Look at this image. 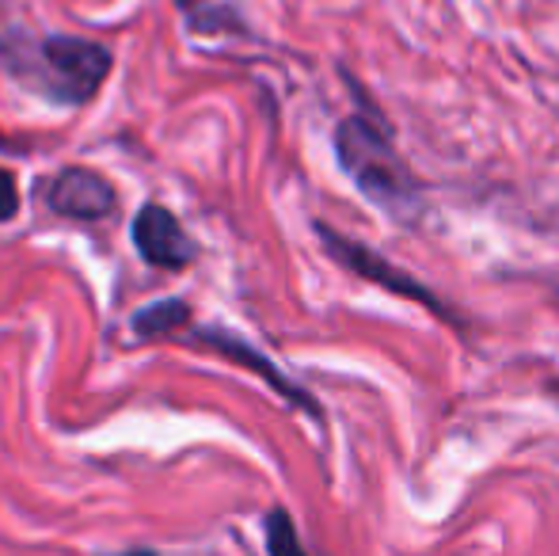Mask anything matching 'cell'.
<instances>
[{"label":"cell","mask_w":559,"mask_h":556,"mask_svg":"<svg viewBox=\"0 0 559 556\" xmlns=\"http://www.w3.org/2000/svg\"><path fill=\"white\" fill-rule=\"evenodd\" d=\"M540 389H545V397L559 409V374H548V378L540 381Z\"/></svg>","instance_id":"cell-11"},{"label":"cell","mask_w":559,"mask_h":556,"mask_svg":"<svg viewBox=\"0 0 559 556\" xmlns=\"http://www.w3.org/2000/svg\"><path fill=\"white\" fill-rule=\"evenodd\" d=\"M118 556H156L153 549H130V553H118Z\"/></svg>","instance_id":"cell-12"},{"label":"cell","mask_w":559,"mask_h":556,"mask_svg":"<svg viewBox=\"0 0 559 556\" xmlns=\"http://www.w3.org/2000/svg\"><path fill=\"white\" fill-rule=\"evenodd\" d=\"M23 210V194H20V179L12 168L0 164V225H12Z\"/></svg>","instance_id":"cell-10"},{"label":"cell","mask_w":559,"mask_h":556,"mask_svg":"<svg viewBox=\"0 0 559 556\" xmlns=\"http://www.w3.org/2000/svg\"><path fill=\"white\" fill-rule=\"evenodd\" d=\"M130 240L138 256L156 271H183L199 260V245L183 229L176 214L164 202H145L130 222Z\"/></svg>","instance_id":"cell-6"},{"label":"cell","mask_w":559,"mask_h":556,"mask_svg":"<svg viewBox=\"0 0 559 556\" xmlns=\"http://www.w3.org/2000/svg\"><path fill=\"white\" fill-rule=\"evenodd\" d=\"M0 73L50 107H88L115 73V50L69 31H0Z\"/></svg>","instance_id":"cell-2"},{"label":"cell","mask_w":559,"mask_h":556,"mask_svg":"<svg viewBox=\"0 0 559 556\" xmlns=\"http://www.w3.org/2000/svg\"><path fill=\"white\" fill-rule=\"evenodd\" d=\"M43 202L69 222H104L118 210V187L99 168L66 164L46 179Z\"/></svg>","instance_id":"cell-5"},{"label":"cell","mask_w":559,"mask_h":556,"mask_svg":"<svg viewBox=\"0 0 559 556\" xmlns=\"http://www.w3.org/2000/svg\"><path fill=\"white\" fill-rule=\"evenodd\" d=\"M194 324V305L187 297H164V301L141 305L130 317V332L138 340H171Z\"/></svg>","instance_id":"cell-7"},{"label":"cell","mask_w":559,"mask_h":556,"mask_svg":"<svg viewBox=\"0 0 559 556\" xmlns=\"http://www.w3.org/2000/svg\"><path fill=\"white\" fill-rule=\"evenodd\" d=\"M343 81L350 96L358 99L350 115L335 122L332 149L343 176L358 187V194L373 210L389 214L404 229H412L423 217V179L407 164V156L396 145V130H392L389 115L373 104L361 81H354L343 69Z\"/></svg>","instance_id":"cell-1"},{"label":"cell","mask_w":559,"mask_h":556,"mask_svg":"<svg viewBox=\"0 0 559 556\" xmlns=\"http://www.w3.org/2000/svg\"><path fill=\"white\" fill-rule=\"evenodd\" d=\"M183 20L191 35H251L240 12L233 4H222V0H199L194 8H187Z\"/></svg>","instance_id":"cell-8"},{"label":"cell","mask_w":559,"mask_h":556,"mask_svg":"<svg viewBox=\"0 0 559 556\" xmlns=\"http://www.w3.org/2000/svg\"><path fill=\"white\" fill-rule=\"evenodd\" d=\"M263 545H266V556H312L309 549H305L301 530H297L294 514H289L282 504L266 507V514H263Z\"/></svg>","instance_id":"cell-9"},{"label":"cell","mask_w":559,"mask_h":556,"mask_svg":"<svg viewBox=\"0 0 559 556\" xmlns=\"http://www.w3.org/2000/svg\"><path fill=\"white\" fill-rule=\"evenodd\" d=\"M179 335H183L191 347L210 351V355H217V358H225V363L240 366V370L255 374V378L263 381L274 397H282L289 409H297L301 416H309L312 423H320V427H324V409H320L317 397H312L305 386H297V381L289 378V374L282 370L274 358L263 355V347H255L251 340H243L240 332L222 328V324H191L187 332H179Z\"/></svg>","instance_id":"cell-4"},{"label":"cell","mask_w":559,"mask_h":556,"mask_svg":"<svg viewBox=\"0 0 559 556\" xmlns=\"http://www.w3.org/2000/svg\"><path fill=\"white\" fill-rule=\"evenodd\" d=\"M0 149H8V138L4 134H0Z\"/></svg>","instance_id":"cell-13"},{"label":"cell","mask_w":559,"mask_h":556,"mask_svg":"<svg viewBox=\"0 0 559 556\" xmlns=\"http://www.w3.org/2000/svg\"><path fill=\"white\" fill-rule=\"evenodd\" d=\"M312 233H317V240H320V248H324L328 260L338 263L343 271H350L354 279L369 282V286L384 289V294L400 297V301L423 305V309L435 312L442 324L456 328V332H468V317H464L453 301H445L435 286H427L419 275H412L407 268H400L396 260H389V256H381L377 248H369L366 240L346 237V233H338L335 225L320 222V217L312 222Z\"/></svg>","instance_id":"cell-3"}]
</instances>
